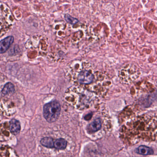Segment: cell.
I'll use <instances>...</instances> for the list:
<instances>
[{
	"label": "cell",
	"instance_id": "obj_1",
	"mask_svg": "<svg viewBox=\"0 0 157 157\" xmlns=\"http://www.w3.org/2000/svg\"><path fill=\"white\" fill-rule=\"evenodd\" d=\"M61 111L59 102L54 101L45 105L44 107V116L49 123H54L58 119Z\"/></svg>",
	"mask_w": 157,
	"mask_h": 157
},
{
	"label": "cell",
	"instance_id": "obj_2",
	"mask_svg": "<svg viewBox=\"0 0 157 157\" xmlns=\"http://www.w3.org/2000/svg\"><path fill=\"white\" fill-rule=\"evenodd\" d=\"M94 76L92 73L88 71H82L78 76V80L80 83L89 84L93 81Z\"/></svg>",
	"mask_w": 157,
	"mask_h": 157
},
{
	"label": "cell",
	"instance_id": "obj_3",
	"mask_svg": "<svg viewBox=\"0 0 157 157\" xmlns=\"http://www.w3.org/2000/svg\"><path fill=\"white\" fill-rule=\"evenodd\" d=\"M14 41L13 36H8L2 39L0 43V53L3 54L5 53L9 48Z\"/></svg>",
	"mask_w": 157,
	"mask_h": 157
},
{
	"label": "cell",
	"instance_id": "obj_4",
	"mask_svg": "<svg viewBox=\"0 0 157 157\" xmlns=\"http://www.w3.org/2000/svg\"><path fill=\"white\" fill-rule=\"evenodd\" d=\"M101 128V122L100 118H96L87 127V131L89 133H93L100 130Z\"/></svg>",
	"mask_w": 157,
	"mask_h": 157
},
{
	"label": "cell",
	"instance_id": "obj_5",
	"mask_svg": "<svg viewBox=\"0 0 157 157\" xmlns=\"http://www.w3.org/2000/svg\"><path fill=\"white\" fill-rule=\"evenodd\" d=\"M21 124L19 121L13 119L10 122V130L12 134L15 136L19 135L21 131Z\"/></svg>",
	"mask_w": 157,
	"mask_h": 157
},
{
	"label": "cell",
	"instance_id": "obj_6",
	"mask_svg": "<svg viewBox=\"0 0 157 157\" xmlns=\"http://www.w3.org/2000/svg\"><path fill=\"white\" fill-rule=\"evenodd\" d=\"M137 153L142 155H150L153 154V150L146 146H140L136 150Z\"/></svg>",
	"mask_w": 157,
	"mask_h": 157
},
{
	"label": "cell",
	"instance_id": "obj_7",
	"mask_svg": "<svg viewBox=\"0 0 157 157\" xmlns=\"http://www.w3.org/2000/svg\"><path fill=\"white\" fill-rule=\"evenodd\" d=\"M55 140L52 138L46 137L43 138L41 140V144L44 147L48 148H55Z\"/></svg>",
	"mask_w": 157,
	"mask_h": 157
},
{
	"label": "cell",
	"instance_id": "obj_8",
	"mask_svg": "<svg viewBox=\"0 0 157 157\" xmlns=\"http://www.w3.org/2000/svg\"><path fill=\"white\" fill-rule=\"evenodd\" d=\"M15 87L11 82H8L4 85L2 93L3 95H7L9 94L14 93L15 92Z\"/></svg>",
	"mask_w": 157,
	"mask_h": 157
},
{
	"label": "cell",
	"instance_id": "obj_9",
	"mask_svg": "<svg viewBox=\"0 0 157 157\" xmlns=\"http://www.w3.org/2000/svg\"><path fill=\"white\" fill-rule=\"evenodd\" d=\"M67 146V141L64 139L55 140V148L57 149H65Z\"/></svg>",
	"mask_w": 157,
	"mask_h": 157
},
{
	"label": "cell",
	"instance_id": "obj_10",
	"mask_svg": "<svg viewBox=\"0 0 157 157\" xmlns=\"http://www.w3.org/2000/svg\"><path fill=\"white\" fill-rule=\"evenodd\" d=\"M65 18L66 21L71 24L75 25L78 22V19L73 18L72 16L68 14L65 15Z\"/></svg>",
	"mask_w": 157,
	"mask_h": 157
}]
</instances>
